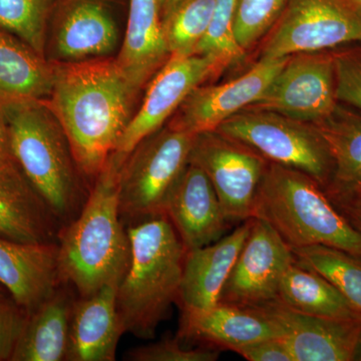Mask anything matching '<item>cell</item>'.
Listing matches in <instances>:
<instances>
[{
	"instance_id": "32",
	"label": "cell",
	"mask_w": 361,
	"mask_h": 361,
	"mask_svg": "<svg viewBox=\"0 0 361 361\" xmlns=\"http://www.w3.org/2000/svg\"><path fill=\"white\" fill-rule=\"evenodd\" d=\"M332 51L337 101L361 113V44L344 45Z\"/></svg>"
},
{
	"instance_id": "4",
	"label": "cell",
	"mask_w": 361,
	"mask_h": 361,
	"mask_svg": "<svg viewBox=\"0 0 361 361\" xmlns=\"http://www.w3.org/2000/svg\"><path fill=\"white\" fill-rule=\"evenodd\" d=\"M2 110L14 160L66 227L82 212L92 187L78 168L65 130L44 101Z\"/></svg>"
},
{
	"instance_id": "12",
	"label": "cell",
	"mask_w": 361,
	"mask_h": 361,
	"mask_svg": "<svg viewBox=\"0 0 361 361\" xmlns=\"http://www.w3.org/2000/svg\"><path fill=\"white\" fill-rule=\"evenodd\" d=\"M222 68L215 59L200 54L170 56L152 78L141 108L133 116L115 152L129 155L142 140L163 127L195 87Z\"/></svg>"
},
{
	"instance_id": "41",
	"label": "cell",
	"mask_w": 361,
	"mask_h": 361,
	"mask_svg": "<svg viewBox=\"0 0 361 361\" xmlns=\"http://www.w3.org/2000/svg\"><path fill=\"white\" fill-rule=\"evenodd\" d=\"M355 2H357L358 4L361 6V0H355Z\"/></svg>"
},
{
	"instance_id": "21",
	"label": "cell",
	"mask_w": 361,
	"mask_h": 361,
	"mask_svg": "<svg viewBox=\"0 0 361 361\" xmlns=\"http://www.w3.org/2000/svg\"><path fill=\"white\" fill-rule=\"evenodd\" d=\"M118 39L116 21L102 2L75 0L61 14L52 45L59 61H78L108 56Z\"/></svg>"
},
{
	"instance_id": "24",
	"label": "cell",
	"mask_w": 361,
	"mask_h": 361,
	"mask_svg": "<svg viewBox=\"0 0 361 361\" xmlns=\"http://www.w3.org/2000/svg\"><path fill=\"white\" fill-rule=\"evenodd\" d=\"M170 59L158 0H130L127 30L118 63L142 90Z\"/></svg>"
},
{
	"instance_id": "37",
	"label": "cell",
	"mask_w": 361,
	"mask_h": 361,
	"mask_svg": "<svg viewBox=\"0 0 361 361\" xmlns=\"http://www.w3.org/2000/svg\"><path fill=\"white\" fill-rule=\"evenodd\" d=\"M14 161L11 149V133L6 114L0 106V164Z\"/></svg>"
},
{
	"instance_id": "8",
	"label": "cell",
	"mask_w": 361,
	"mask_h": 361,
	"mask_svg": "<svg viewBox=\"0 0 361 361\" xmlns=\"http://www.w3.org/2000/svg\"><path fill=\"white\" fill-rule=\"evenodd\" d=\"M260 59L332 51L361 44V6L355 0H289Z\"/></svg>"
},
{
	"instance_id": "31",
	"label": "cell",
	"mask_w": 361,
	"mask_h": 361,
	"mask_svg": "<svg viewBox=\"0 0 361 361\" xmlns=\"http://www.w3.org/2000/svg\"><path fill=\"white\" fill-rule=\"evenodd\" d=\"M289 0H238L234 33L240 47L247 51L279 20Z\"/></svg>"
},
{
	"instance_id": "23",
	"label": "cell",
	"mask_w": 361,
	"mask_h": 361,
	"mask_svg": "<svg viewBox=\"0 0 361 361\" xmlns=\"http://www.w3.org/2000/svg\"><path fill=\"white\" fill-rule=\"evenodd\" d=\"M54 82L52 61L13 33L0 30V106L47 101Z\"/></svg>"
},
{
	"instance_id": "1",
	"label": "cell",
	"mask_w": 361,
	"mask_h": 361,
	"mask_svg": "<svg viewBox=\"0 0 361 361\" xmlns=\"http://www.w3.org/2000/svg\"><path fill=\"white\" fill-rule=\"evenodd\" d=\"M52 63L54 87L45 104L65 130L80 172L94 180L134 116L140 89L116 59Z\"/></svg>"
},
{
	"instance_id": "20",
	"label": "cell",
	"mask_w": 361,
	"mask_h": 361,
	"mask_svg": "<svg viewBox=\"0 0 361 361\" xmlns=\"http://www.w3.org/2000/svg\"><path fill=\"white\" fill-rule=\"evenodd\" d=\"M118 283L77 297L66 361H114L125 330L116 306Z\"/></svg>"
},
{
	"instance_id": "11",
	"label": "cell",
	"mask_w": 361,
	"mask_h": 361,
	"mask_svg": "<svg viewBox=\"0 0 361 361\" xmlns=\"http://www.w3.org/2000/svg\"><path fill=\"white\" fill-rule=\"evenodd\" d=\"M295 260L288 244L266 221L253 218L219 302L256 307L277 300L287 267Z\"/></svg>"
},
{
	"instance_id": "36",
	"label": "cell",
	"mask_w": 361,
	"mask_h": 361,
	"mask_svg": "<svg viewBox=\"0 0 361 361\" xmlns=\"http://www.w3.org/2000/svg\"><path fill=\"white\" fill-rule=\"evenodd\" d=\"M331 202L343 214L344 217L361 232V194Z\"/></svg>"
},
{
	"instance_id": "3",
	"label": "cell",
	"mask_w": 361,
	"mask_h": 361,
	"mask_svg": "<svg viewBox=\"0 0 361 361\" xmlns=\"http://www.w3.org/2000/svg\"><path fill=\"white\" fill-rule=\"evenodd\" d=\"M127 230L130 261L116 292L118 312L125 334L152 339L178 302L187 251L165 214Z\"/></svg>"
},
{
	"instance_id": "34",
	"label": "cell",
	"mask_w": 361,
	"mask_h": 361,
	"mask_svg": "<svg viewBox=\"0 0 361 361\" xmlns=\"http://www.w3.org/2000/svg\"><path fill=\"white\" fill-rule=\"evenodd\" d=\"M27 313L8 293H0V361H11Z\"/></svg>"
},
{
	"instance_id": "2",
	"label": "cell",
	"mask_w": 361,
	"mask_h": 361,
	"mask_svg": "<svg viewBox=\"0 0 361 361\" xmlns=\"http://www.w3.org/2000/svg\"><path fill=\"white\" fill-rule=\"evenodd\" d=\"M127 157L111 154L92 182L82 212L59 234L61 278L78 296L120 284L129 268L130 237L118 207V179Z\"/></svg>"
},
{
	"instance_id": "28",
	"label": "cell",
	"mask_w": 361,
	"mask_h": 361,
	"mask_svg": "<svg viewBox=\"0 0 361 361\" xmlns=\"http://www.w3.org/2000/svg\"><path fill=\"white\" fill-rule=\"evenodd\" d=\"M216 0H182L161 16L170 56H193L205 37Z\"/></svg>"
},
{
	"instance_id": "39",
	"label": "cell",
	"mask_w": 361,
	"mask_h": 361,
	"mask_svg": "<svg viewBox=\"0 0 361 361\" xmlns=\"http://www.w3.org/2000/svg\"><path fill=\"white\" fill-rule=\"evenodd\" d=\"M355 361H361V331L358 336L357 344H356Z\"/></svg>"
},
{
	"instance_id": "30",
	"label": "cell",
	"mask_w": 361,
	"mask_h": 361,
	"mask_svg": "<svg viewBox=\"0 0 361 361\" xmlns=\"http://www.w3.org/2000/svg\"><path fill=\"white\" fill-rule=\"evenodd\" d=\"M237 4L238 0H216L210 25L195 54L215 59L223 68L243 61L246 51L234 33Z\"/></svg>"
},
{
	"instance_id": "18",
	"label": "cell",
	"mask_w": 361,
	"mask_h": 361,
	"mask_svg": "<svg viewBox=\"0 0 361 361\" xmlns=\"http://www.w3.org/2000/svg\"><path fill=\"white\" fill-rule=\"evenodd\" d=\"M253 218L222 238L186 252L179 298L182 311L208 310L219 303L223 287L250 232Z\"/></svg>"
},
{
	"instance_id": "35",
	"label": "cell",
	"mask_w": 361,
	"mask_h": 361,
	"mask_svg": "<svg viewBox=\"0 0 361 361\" xmlns=\"http://www.w3.org/2000/svg\"><path fill=\"white\" fill-rule=\"evenodd\" d=\"M235 353L249 361H294L282 338H267L247 344Z\"/></svg>"
},
{
	"instance_id": "13",
	"label": "cell",
	"mask_w": 361,
	"mask_h": 361,
	"mask_svg": "<svg viewBox=\"0 0 361 361\" xmlns=\"http://www.w3.org/2000/svg\"><path fill=\"white\" fill-rule=\"evenodd\" d=\"M289 58L260 59L231 82L195 87L169 126L192 135L217 130L226 120L255 103Z\"/></svg>"
},
{
	"instance_id": "38",
	"label": "cell",
	"mask_w": 361,
	"mask_h": 361,
	"mask_svg": "<svg viewBox=\"0 0 361 361\" xmlns=\"http://www.w3.org/2000/svg\"><path fill=\"white\" fill-rule=\"evenodd\" d=\"M160 6L161 16L170 11L176 4H179L182 0H158Z\"/></svg>"
},
{
	"instance_id": "14",
	"label": "cell",
	"mask_w": 361,
	"mask_h": 361,
	"mask_svg": "<svg viewBox=\"0 0 361 361\" xmlns=\"http://www.w3.org/2000/svg\"><path fill=\"white\" fill-rule=\"evenodd\" d=\"M256 308L277 325L294 361H355L361 322L304 314L278 300Z\"/></svg>"
},
{
	"instance_id": "16",
	"label": "cell",
	"mask_w": 361,
	"mask_h": 361,
	"mask_svg": "<svg viewBox=\"0 0 361 361\" xmlns=\"http://www.w3.org/2000/svg\"><path fill=\"white\" fill-rule=\"evenodd\" d=\"M59 242L21 243L0 237V284L32 313L63 284Z\"/></svg>"
},
{
	"instance_id": "15",
	"label": "cell",
	"mask_w": 361,
	"mask_h": 361,
	"mask_svg": "<svg viewBox=\"0 0 361 361\" xmlns=\"http://www.w3.org/2000/svg\"><path fill=\"white\" fill-rule=\"evenodd\" d=\"M164 214L174 226L186 251L222 238L231 224L212 183L191 163L169 195Z\"/></svg>"
},
{
	"instance_id": "6",
	"label": "cell",
	"mask_w": 361,
	"mask_h": 361,
	"mask_svg": "<svg viewBox=\"0 0 361 361\" xmlns=\"http://www.w3.org/2000/svg\"><path fill=\"white\" fill-rule=\"evenodd\" d=\"M195 135L168 125L128 155L118 179V207L126 226L164 214L169 195L189 164Z\"/></svg>"
},
{
	"instance_id": "29",
	"label": "cell",
	"mask_w": 361,
	"mask_h": 361,
	"mask_svg": "<svg viewBox=\"0 0 361 361\" xmlns=\"http://www.w3.org/2000/svg\"><path fill=\"white\" fill-rule=\"evenodd\" d=\"M54 0H0V30L47 58V25Z\"/></svg>"
},
{
	"instance_id": "22",
	"label": "cell",
	"mask_w": 361,
	"mask_h": 361,
	"mask_svg": "<svg viewBox=\"0 0 361 361\" xmlns=\"http://www.w3.org/2000/svg\"><path fill=\"white\" fill-rule=\"evenodd\" d=\"M75 292L71 285L61 284L27 315L11 361H66Z\"/></svg>"
},
{
	"instance_id": "17",
	"label": "cell",
	"mask_w": 361,
	"mask_h": 361,
	"mask_svg": "<svg viewBox=\"0 0 361 361\" xmlns=\"http://www.w3.org/2000/svg\"><path fill=\"white\" fill-rule=\"evenodd\" d=\"M63 225L16 160L0 164V237L21 243L59 242Z\"/></svg>"
},
{
	"instance_id": "33",
	"label": "cell",
	"mask_w": 361,
	"mask_h": 361,
	"mask_svg": "<svg viewBox=\"0 0 361 361\" xmlns=\"http://www.w3.org/2000/svg\"><path fill=\"white\" fill-rule=\"evenodd\" d=\"M219 356V349L203 345L186 348L177 337L132 348L126 358L133 361H215Z\"/></svg>"
},
{
	"instance_id": "27",
	"label": "cell",
	"mask_w": 361,
	"mask_h": 361,
	"mask_svg": "<svg viewBox=\"0 0 361 361\" xmlns=\"http://www.w3.org/2000/svg\"><path fill=\"white\" fill-rule=\"evenodd\" d=\"M291 250L297 262L329 280L361 316V255L323 245Z\"/></svg>"
},
{
	"instance_id": "5",
	"label": "cell",
	"mask_w": 361,
	"mask_h": 361,
	"mask_svg": "<svg viewBox=\"0 0 361 361\" xmlns=\"http://www.w3.org/2000/svg\"><path fill=\"white\" fill-rule=\"evenodd\" d=\"M253 218L272 226L291 249L323 245L361 255V232L314 179L295 169L269 161Z\"/></svg>"
},
{
	"instance_id": "25",
	"label": "cell",
	"mask_w": 361,
	"mask_h": 361,
	"mask_svg": "<svg viewBox=\"0 0 361 361\" xmlns=\"http://www.w3.org/2000/svg\"><path fill=\"white\" fill-rule=\"evenodd\" d=\"M315 128L334 160V174L324 190L330 200L361 194V113L338 103Z\"/></svg>"
},
{
	"instance_id": "10",
	"label": "cell",
	"mask_w": 361,
	"mask_h": 361,
	"mask_svg": "<svg viewBox=\"0 0 361 361\" xmlns=\"http://www.w3.org/2000/svg\"><path fill=\"white\" fill-rule=\"evenodd\" d=\"M337 104L334 51H324L291 56L248 108L315 125L331 115Z\"/></svg>"
},
{
	"instance_id": "19",
	"label": "cell",
	"mask_w": 361,
	"mask_h": 361,
	"mask_svg": "<svg viewBox=\"0 0 361 361\" xmlns=\"http://www.w3.org/2000/svg\"><path fill=\"white\" fill-rule=\"evenodd\" d=\"M274 337L282 338L281 331L257 308L221 302L205 310L183 311L178 336L180 341L234 353L247 344Z\"/></svg>"
},
{
	"instance_id": "9",
	"label": "cell",
	"mask_w": 361,
	"mask_h": 361,
	"mask_svg": "<svg viewBox=\"0 0 361 361\" xmlns=\"http://www.w3.org/2000/svg\"><path fill=\"white\" fill-rule=\"evenodd\" d=\"M189 163L212 183L230 223L253 218L254 204L269 161L218 130L195 135Z\"/></svg>"
},
{
	"instance_id": "40",
	"label": "cell",
	"mask_w": 361,
	"mask_h": 361,
	"mask_svg": "<svg viewBox=\"0 0 361 361\" xmlns=\"http://www.w3.org/2000/svg\"><path fill=\"white\" fill-rule=\"evenodd\" d=\"M0 293H7V291L1 284H0Z\"/></svg>"
},
{
	"instance_id": "7",
	"label": "cell",
	"mask_w": 361,
	"mask_h": 361,
	"mask_svg": "<svg viewBox=\"0 0 361 361\" xmlns=\"http://www.w3.org/2000/svg\"><path fill=\"white\" fill-rule=\"evenodd\" d=\"M216 130L254 149L270 163L305 173L323 190L329 185L334 160L314 125L274 111L246 108Z\"/></svg>"
},
{
	"instance_id": "26",
	"label": "cell",
	"mask_w": 361,
	"mask_h": 361,
	"mask_svg": "<svg viewBox=\"0 0 361 361\" xmlns=\"http://www.w3.org/2000/svg\"><path fill=\"white\" fill-rule=\"evenodd\" d=\"M277 300L304 314L361 322V316L329 280L296 259L282 276Z\"/></svg>"
}]
</instances>
